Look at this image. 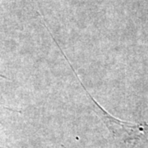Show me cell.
I'll list each match as a JSON object with an SVG mask.
<instances>
[{"label":"cell","mask_w":148,"mask_h":148,"mask_svg":"<svg viewBox=\"0 0 148 148\" xmlns=\"http://www.w3.org/2000/svg\"><path fill=\"white\" fill-rule=\"evenodd\" d=\"M69 61H68L69 63ZM69 64L71 66V63H69ZM71 69L74 72V73H76V76L78 78V82L80 84L82 85V86L83 87L84 90L86 92V94L89 95L90 100L94 102L95 107V112L97 113V114L101 117V119L106 123V125L110 128L111 132H113V134L116 137H122L123 136V141L125 143H134V142H138L139 141L141 138L146 134V132L148 130V122H144L141 123H127V122L122 121L119 120L116 118L113 117L110 115L108 112L105 110L99 103H97L95 101V99L90 95V93L88 92V90L85 88L84 85L82 83V82L80 81L78 76L77 75L76 71L74 70L73 66H71Z\"/></svg>","instance_id":"cell-1"}]
</instances>
